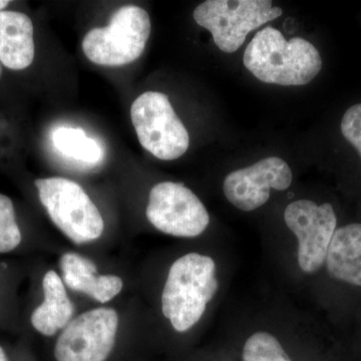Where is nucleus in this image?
Masks as SVG:
<instances>
[{"instance_id": "nucleus-1", "label": "nucleus", "mask_w": 361, "mask_h": 361, "mask_svg": "<svg viewBox=\"0 0 361 361\" xmlns=\"http://www.w3.org/2000/svg\"><path fill=\"white\" fill-rule=\"evenodd\" d=\"M244 66L257 80L278 85H305L322 68L317 49L301 37L285 39L276 28L259 30L247 45Z\"/></svg>"}, {"instance_id": "nucleus-2", "label": "nucleus", "mask_w": 361, "mask_h": 361, "mask_svg": "<svg viewBox=\"0 0 361 361\" xmlns=\"http://www.w3.org/2000/svg\"><path fill=\"white\" fill-rule=\"evenodd\" d=\"M218 290L212 258L189 253L176 260L169 271L161 294V311L175 330L185 332L205 312L207 304Z\"/></svg>"}, {"instance_id": "nucleus-3", "label": "nucleus", "mask_w": 361, "mask_h": 361, "mask_svg": "<svg viewBox=\"0 0 361 361\" xmlns=\"http://www.w3.org/2000/svg\"><path fill=\"white\" fill-rule=\"evenodd\" d=\"M39 200L54 225L77 244L103 234L104 223L96 204L78 183L66 178L35 180Z\"/></svg>"}, {"instance_id": "nucleus-4", "label": "nucleus", "mask_w": 361, "mask_h": 361, "mask_svg": "<svg viewBox=\"0 0 361 361\" xmlns=\"http://www.w3.org/2000/svg\"><path fill=\"white\" fill-rule=\"evenodd\" d=\"M151 20L141 7H121L106 27L92 28L82 40V51L92 63L118 66L141 56L151 35Z\"/></svg>"}, {"instance_id": "nucleus-5", "label": "nucleus", "mask_w": 361, "mask_h": 361, "mask_svg": "<svg viewBox=\"0 0 361 361\" xmlns=\"http://www.w3.org/2000/svg\"><path fill=\"white\" fill-rule=\"evenodd\" d=\"M282 13L270 0H207L195 8L193 16L212 33L221 51L232 54L243 45L249 33Z\"/></svg>"}, {"instance_id": "nucleus-6", "label": "nucleus", "mask_w": 361, "mask_h": 361, "mask_svg": "<svg viewBox=\"0 0 361 361\" xmlns=\"http://www.w3.org/2000/svg\"><path fill=\"white\" fill-rule=\"evenodd\" d=\"M130 118L142 148L156 158L173 161L186 153L189 133L163 92H146L137 97Z\"/></svg>"}, {"instance_id": "nucleus-7", "label": "nucleus", "mask_w": 361, "mask_h": 361, "mask_svg": "<svg viewBox=\"0 0 361 361\" xmlns=\"http://www.w3.org/2000/svg\"><path fill=\"white\" fill-rule=\"evenodd\" d=\"M146 214L159 231L185 238L199 236L210 222L200 199L180 183L161 182L152 188Z\"/></svg>"}, {"instance_id": "nucleus-8", "label": "nucleus", "mask_w": 361, "mask_h": 361, "mask_svg": "<svg viewBox=\"0 0 361 361\" xmlns=\"http://www.w3.org/2000/svg\"><path fill=\"white\" fill-rule=\"evenodd\" d=\"M287 227L298 240V264L303 272L314 273L326 260L336 231L337 219L329 203L317 205L310 200L292 202L284 213Z\"/></svg>"}, {"instance_id": "nucleus-9", "label": "nucleus", "mask_w": 361, "mask_h": 361, "mask_svg": "<svg viewBox=\"0 0 361 361\" xmlns=\"http://www.w3.org/2000/svg\"><path fill=\"white\" fill-rule=\"evenodd\" d=\"M118 325V313L111 308H97L78 316L56 341V360H106L115 345Z\"/></svg>"}, {"instance_id": "nucleus-10", "label": "nucleus", "mask_w": 361, "mask_h": 361, "mask_svg": "<svg viewBox=\"0 0 361 361\" xmlns=\"http://www.w3.org/2000/svg\"><path fill=\"white\" fill-rule=\"evenodd\" d=\"M288 164L278 157H268L226 176L224 194L233 206L242 211L255 210L269 200L271 189L284 191L290 187Z\"/></svg>"}, {"instance_id": "nucleus-11", "label": "nucleus", "mask_w": 361, "mask_h": 361, "mask_svg": "<svg viewBox=\"0 0 361 361\" xmlns=\"http://www.w3.org/2000/svg\"><path fill=\"white\" fill-rule=\"evenodd\" d=\"M32 21L18 11H0V63L11 71H23L35 59Z\"/></svg>"}, {"instance_id": "nucleus-12", "label": "nucleus", "mask_w": 361, "mask_h": 361, "mask_svg": "<svg viewBox=\"0 0 361 361\" xmlns=\"http://www.w3.org/2000/svg\"><path fill=\"white\" fill-rule=\"evenodd\" d=\"M59 264L66 286L82 292L99 302H108L122 291L123 281L120 277L99 275L94 262L78 254H65L61 256Z\"/></svg>"}, {"instance_id": "nucleus-13", "label": "nucleus", "mask_w": 361, "mask_h": 361, "mask_svg": "<svg viewBox=\"0 0 361 361\" xmlns=\"http://www.w3.org/2000/svg\"><path fill=\"white\" fill-rule=\"evenodd\" d=\"M325 262L332 277L361 286V224L355 223L336 230Z\"/></svg>"}, {"instance_id": "nucleus-14", "label": "nucleus", "mask_w": 361, "mask_h": 361, "mask_svg": "<svg viewBox=\"0 0 361 361\" xmlns=\"http://www.w3.org/2000/svg\"><path fill=\"white\" fill-rule=\"evenodd\" d=\"M44 300L32 315V324L45 336H52L66 326L73 316V305L68 298L63 280L54 271L44 275Z\"/></svg>"}, {"instance_id": "nucleus-15", "label": "nucleus", "mask_w": 361, "mask_h": 361, "mask_svg": "<svg viewBox=\"0 0 361 361\" xmlns=\"http://www.w3.org/2000/svg\"><path fill=\"white\" fill-rule=\"evenodd\" d=\"M52 141L63 155L84 163L94 164L102 158V149L94 140L78 128H59L54 130Z\"/></svg>"}, {"instance_id": "nucleus-16", "label": "nucleus", "mask_w": 361, "mask_h": 361, "mask_svg": "<svg viewBox=\"0 0 361 361\" xmlns=\"http://www.w3.org/2000/svg\"><path fill=\"white\" fill-rule=\"evenodd\" d=\"M244 361H292L276 337L268 332H256L247 339Z\"/></svg>"}, {"instance_id": "nucleus-17", "label": "nucleus", "mask_w": 361, "mask_h": 361, "mask_svg": "<svg viewBox=\"0 0 361 361\" xmlns=\"http://www.w3.org/2000/svg\"><path fill=\"white\" fill-rule=\"evenodd\" d=\"M21 239L13 201L6 195L0 194V253L13 251L20 245Z\"/></svg>"}, {"instance_id": "nucleus-18", "label": "nucleus", "mask_w": 361, "mask_h": 361, "mask_svg": "<svg viewBox=\"0 0 361 361\" xmlns=\"http://www.w3.org/2000/svg\"><path fill=\"white\" fill-rule=\"evenodd\" d=\"M341 132L361 156V104H355L345 111L341 121Z\"/></svg>"}, {"instance_id": "nucleus-19", "label": "nucleus", "mask_w": 361, "mask_h": 361, "mask_svg": "<svg viewBox=\"0 0 361 361\" xmlns=\"http://www.w3.org/2000/svg\"><path fill=\"white\" fill-rule=\"evenodd\" d=\"M9 4H11V1H7V0H0V11H4V8H6Z\"/></svg>"}, {"instance_id": "nucleus-20", "label": "nucleus", "mask_w": 361, "mask_h": 361, "mask_svg": "<svg viewBox=\"0 0 361 361\" xmlns=\"http://www.w3.org/2000/svg\"><path fill=\"white\" fill-rule=\"evenodd\" d=\"M0 361H7V356L1 346H0Z\"/></svg>"}, {"instance_id": "nucleus-21", "label": "nucleus", "mask_w": 361, "mask_h": 361, "mask_svg": "<svg viewBox=\"0 0 361 361\" xmlns=\"http://www.w3.org/2000/svg\"><path fill=\"white\" fill-rule=\"evenodd\" d=\"M2 75V65L1 63H0V77H1Z\"/></svg>"}]
</instances>
